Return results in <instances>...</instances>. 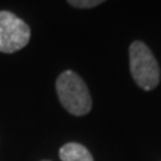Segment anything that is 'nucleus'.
<instances>
[{
  "label": "nucleus",
  "mask_w": 161,
  "mask_h": 161,
  "mask_svg": "<svg viewBox=\"0 0 161 161\" xmlns=\"http://www.w3.org/2000/svg\"><path fill=\"white\" fill-rule=\"evenodd\" d=\"M57 93L62 106L70 114L82 117L92 110V95L85 80L77 73L66 70L57 79Z\"/></svg>",
  "instance_id": "1"
},
{
  "label": "nucleus",
  "mask_w": 161,
  "mask_h": 161,
  "mask_svg": "<svg viewBox=\"0 0 161 161\" xmlns=\"http://www.w3.org/2000/svg\"><path fill=\"white\" fill-rule=\"evenodd\" d=\"M130 74L134 82L144 90H153L160 83V66L150 48L136 40L129 47Z\"/></svg>",
  "instance_id": "2"
},
{
  "label": "nucleus",
  "mask_w": 161,
  "mask_h": 161,
  "mask_svg": "<svg viewBox=\"0 0 161 161\" xmlns=\"http://www.w3.org/2000/svg\"><path fill=\"white\" fill-rule=\"evenodd\" d=\"M31 31L27 23L9 11H0V53L12 54L24 48Z\"/></svg>",
  "instance_id": "3"
},
{
  "label": "nucleus",
  "mask_w": 161,
  "mask_h": 161,
  "mask_svg": "<svg viewBox=\"0 0 161 161\" xmlns=\"http://www.w3.org/2000/svg\"><path fill=\"white\" fill-rule=\"evenodd\" d=\"M62 161H94L90 150L78 142H67L59 149Z\"/></svg>",
  "instance_id": "4"
},
{
  "label": "nucleus",
  "mask_w": 161,
  "mask_h": 161,
  "mask_svg": "<svg viewBox=\"0 0 161 161\" xmlns=\"http://www.w3.org/2000/svg\"><path fill=\"white\" fill-rule=\"evenodd\" d=\"M67 2L77 8H93L95 6H99L101 3L106 2V0H67Z\"/></svg>",
  "instance_id": "5"
},
{
  "label": "nucleus",
  "mask_w": 161,
  "mask_h": 161,
  "mask_svg": "<svg viewBox=\"0 0 161 161\" xmlns=\"http://www.w3.org/2000/svg\"><path fill=\"white\" fill-rule=\"evenodd\" d=\"M43 161H50V160H43Z\"/></svg>",
  "instance_id": "6"
}]
</instances>
